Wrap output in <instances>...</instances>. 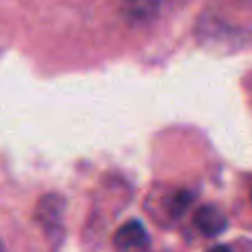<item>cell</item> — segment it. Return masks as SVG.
Here are the masks:
<instances>
[{
	"mask_svg": "<svg viewBox=\"0 0 252 252\" xmlns=\"http://www.w3.org/2000/svg\"><path fill=\"white\" fill-rule=\"evenodd\" d=\"M33 217H35V223L51 239H60L62 230H64V226H62V219H64V199L60 195H56V192L44 195L38 201V206H35Z\"/></svg>",
	"mask_w": 252,
	"mask_h": 252,
	"instance_id": "obj_1",
	"label": "cell"
},
{
	"mask_svg": "<svg viewBox=\"0 0 252 252\" xmlns=\"http://www.w3.org/2000/svg\"><path fill=\"white\" fill-rule=\"evenodd\" d=\"M148 197L161 201V210L155 213V217H159L157 219L159 223H164V219H170V221L179 219L192 201L190 192L182 190V188H155L153 192H148Z\"/></svg>",
	"mask_w": 252,
	"mask_h": 252,
	"instance_id": "obj_2",
	"label": "cell"
},
{
	"mask_svg": "<svg viewBox=\"0 0 252 252\" xmlns=\"http://www.w3.org/2000/svg\"><path fill=\"white\" fill-rule=\"evenodd\" d=\"M113 246L120 252H146L148 246H151V239H148L144 223L133 219V221H126L124 226H120L115 230Z\"/></svg>",
	"mask_w": 252,
	"mask_h": 252,
	"instance_id": "obj_3",
	"label": "cell"
},
{
	"mask_svg": "<svg viewBox=\"0 0 252 252\" xmlns=\"http://www.w3.org/2000/svg\"><path fill=\"white\" fill-rule=\"evenodd\" d=\"M195 228L199 232H204L206 237H215V235H221L228 226V219L217 206H201L197 208L195 213Z\"/></svg>",
	"mask_w": 252,
	"mask_h": 252,
	"instance_id": "obj_4",
	"label": "cell"
},
{
	"mask_svg": "<svg viewBox=\"0 0 252 252\" xmlns=\"http://www.w3.org/2000/svg\"><path fill=\"white\" fill-rule=\"evenodd\" d=\"M168 0H124L126 11L133 18H151L159 11Z\"/></svg>",
	"mask_w": 252,
	"mask_h": 252,
	"instance_id": "obj_5",
	"label": "cell"
},
{
	"mask_svg": "<svg viewBox=\"0 0 252 252\" xmlns=\"http://www.w3.org/2000/svg\"><path fill=\"white\" fill-rule=\"evenodd\" d=\"M208 252H232V250L228 248V246H213Z\"/></svg>",
	"mask_w": 252,
	"mask_h": 252,
	"instance_id": "obj_6",
	"label": "cell"
},
{
	"mask_svg": "<svg viewBox=\"0 0 252 252\" xmlns=\"http://www.w3.org/2000/svg\"><path fill=\"white\" fill-rule=\"evenodd\" d=\"M0 252H4V248H2V246H0Z\"/></svg>",
	"mask_w": 252,
	"mask_h": 252,
	"instance_id": "obj_7",
	"label": "cell"
}]
</instances>
